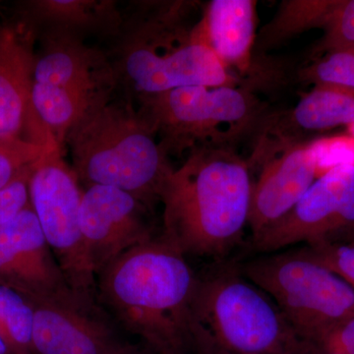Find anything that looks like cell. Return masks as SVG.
Segmentation results:
<instances>
[{"label": "cell", "mask_w": 354, "mask_h": 354, "mask_svg": "<svg viewBox=\"0 0 354 354\" xmlns=\"http://www.w3.org/2000/svg\"><path fill=\"white\" fill-rule=\"evenodd\" d=\"M253 183L249 165L232 149H193L162 186V239L185 257L225 255L248 225Z\"/></svg>", "instance_id": "1"}, {"label": "cell", "mask_w": 354, "mask_h": 354, "mask_svg": "<svg viewBox=\"0 0 354 354\" xmlns=\"http://www.w3.org/2000/svg\"><path fill=\"white\" fill-rule=\"evenodd\" d=\"M197 279L185 256L160 236L97 274V300L120 329L156 353L193 354L188 309Z\"/></svg>", "instance_id": "2"}, {"label": "cell", "mask_w": 354, "mask_h": 354, "mask_svg": "<svg viewBox=\"0 0 354 354\" xmlns=\"http://www.w3.org/2000/svg\"><path fill=\"white\" fill-rule=\"evenodd\" d=\"M188 2L137 11L123 22L113 64L118 83L139 95L191 86H239L212 51L198 21L185 20Z\"/></svg>", "instance_id": "3"}, {"label": "cell", "mask_w": 354, "mask_h": 354, "mask_svg": "<svg viewBox=\"0 0 354 354\" xmlns=\"http://www.w3.org/2000/svg\"><path fill=\"white\" fill-rule=\"evenodd\" d=\"M146 118L130 102L97 106L67 135L72 169L86 186L118 188L151 209L172 171Z\"/></svg>", "instance_id": "4"}, {"label": "cell", "mask_w": 354, "mask_h": 354, "mask_svg": "<svg viewBox=\"0 0 354 354\" xmlns=\"http://www.w3.org/2000/svg\"><path fill=\"white\" fill-rule=\"evenodd\" d=\"M188 330L193 354H312L271 298L239 272L197 279Z\"/></svg>", "instance_id": "5"}, {"label": "cell", "mask_w": 354, "mask_h": 354, "mask_svg": "<svg viewBox=\"0 0 354 354\" xmlns=\"http://www.w3.org/2000/svg\"><path fill=\"white\" fill-rule=\"evenodd\" d=\"M138 97L139 111L167 155L230 148L262 122L264 113L259 100L239 86H191Z\"/></svg>", "instance_id": "6"}, {"label": "cell", "mask_w": 354, "mask_h": 354, "mask_svg": "<svg viewBox=\"0 0 354 354\" xmlns=\"http://www.w3.org/2000/svg\"><path fill=\"white\" fill-rule=\"evenodd\" d=\"M239 272L271 298L308 344L354 316L353 288L302 250L247 261Z\"/></svg>", "instance_id": "7"}, {"label": "cell", "mask_w": 354, "mask_h": 354, "mask_svg": "<svg viewBox=\"0 0 354 354\" xmlns=\"http://www.w3.org/2000/svg\"><path fill=\"white\" fill-rule=\"evenodd\" d=\"M62 149H48L29 179V198L48 246L72 290L97 297V278L88 264L81 232L83 191Z\"/></svg>", "instance_id": "8"}, {"label": "cell", "mask_w": 354, "mask_h": 354, "mask_svg": "<svg viewBox=\"0 0 354 354\" xmlns=\"http://www.w3.org/2000/svg\"><path fill=\"white\" fill-rule=\"evenodd\" d=\"M354 230V164L322 172L304 197L278 223L253 239L256 252L274 253L298 243L306 245L341 239Z\"/></svg>", "instance_id": "9"}, {"label": "cell", "mask_w": 354, "mask_h": 354, "mask_svg": "<svg viewBox=\"0 0 354 354\" xmlns=\"http://www.w3.org/2000/svg\"><path fill=\"white\" fill-rule=\"evenodd\" d=\"M31 304L34 354H111L127 344L97 297L70 290Z\"/></svg>", "instance_id": "10"}, {"label": "cell", "mask_w": 354, "mask_h": 354, "mask_svg": "<svg viewBox=\"0 0 354 354\" xmlns=\"http://www.w3.org/2000/svg\"><path fill=\"white\" fill-rule=\"evenodd\" d=\"M149 211L136 198L118 188L95 185L83 191L81 232L95 278L122 254L153 239L147 218Z\"/></svg>", "instance_id": "11"}, {"label": "cell", "mask_w": 354, "mask_h": 354, "mask_svg": "<svg viewBox=\"0 0 354 354\" xmlns=\"http://www.w3.org/2000/svg\"><path fill=\"white\" fill-rule=\"evenodd\" d=\"M0 286L17 291L31 302L72 290L31 204L0 227Z\"/></svg>", "instance_id": "12"}, {"label": "cell", "mask_w": 354, "mask_h": 354, "mask_svg": "<svg viewBox=\"0 0 354 354\" xmlns=\"http://www.w3.org/2000/svg\"><path fill=\"white\" fill-rule=\"evenodd\" d=\"M263 158L249 214L253 239L283 220L321 174L313 142L274 145Z\"/></svg>", "instance_id": "13"}, {"label": "cell", "mask_w": 354, "mask_h": 354, "mask_svg": "<svg viewBox=\"0 0 354 354\" xmlns=\"http://www.w3.org/2000/svg\"><path fill=\"white\" fill-rule=\"evenodd\" d=\"M32 34L0 28V137L44 148L59 146L39 120L32 101L36 55Z\"/></svg>", "instance_id": "14"}, {"label": "cell", "mask_w": 354, "mask_h": 354, "mask_svg": "<svg viewBox=\"0 0 354 354\" xmlns=\"http://www.w3.org/2000/svg\"><path fill=\"white\" fill-rule=\"evenodd\" d=\"M34 81L109 97L118 85L113 64L102 50L64 32H44Z\"/></svg>", "instance_id": "15"}, {"label": "cell", "mask_w": 354, "mask_h": 354, "mask_svg": "<svg viewBox=\"0 0 354 354\" xmlns=\"http://www.w3.org/2000/svg\"><path fill=\"white\" fill-rule=\"evenodd\" d=\"M256 6L254 0H212L199 21L209 48L221 64L239 78L252 68Z\"/></svg>", "instance_id": "16"}, {"label": "cell", "mask_w": 354, "mask_h": 354, "mask_svg": "<svg viewBox=\"0 0 354 354\" xmlns=\"http://www.w3.org/2000/svg\"><path fill=\"white\" fill-rule=\"evenodd\" d=\"M339 127H354V91L330 85H315L291 111L266 123L277 138L274 145L297 143L305 133Z\"/></svg>", "instance_id": "17"}, {"label": "cell", "mask_w": 354, "mask_h": 354, "mask_svg": "<svg viewBox=\"0 0 354 354\" xmlns=\"http://www.w3.org/2000/svg\"><path fill=\"white\" fill-rule=\"evenodd\" d=\"M29 7L31 19L43 34L118 37L124 22L116 2L109 0H39L30 2Z\"/></svg>", "instance_id": "18"}, {"label": "cell", "mask_w": 354, "mask_h": 354, "mask_svg": "<svg viewBox=\"0 0 354 354\" xmlns=\"http://www.w3.org/2000/svg\"><path fill=\"white\" fill-rule=\"evenodd\" d=\"M32 101L39 120L60 148L64 149L69 132L91 111L111 101V97L34 81Z\"/></svg>", "instance_id": "19"}, {"label": "cell", "mask_w": 354, "mask_h": 354, "mask_svg": "<svg viewBox=\"0 0 354 354\" xmlns=\"http://www.w3.org/2000/svg\"><path fill=\"white\" fill-rule=\"evenodd\" d=\"M34 308L17 291L0 286V339L11 354H34Z\"/></svg>", "instance_id": "20"}, {"label": "cell", "mask_w": 354, "mask_h": 354, "mask_svg": "<svg viewBox=\"0 0 354 354\" xmlns=\"http://www.w3.org/2000/svg\"><path fill=\"white\" fill-rule=\"evenodd\" d=\"M300 78L315 85L354 91V48L328 51L301 69Z\"/></svg>", "instance_id": "21"}, {"label": "cell", "mask_w": 354, "mask_h": 354, "mask_svg": "<svg viewBox=\"0 0 354 354\" xmlns=\"http://www.w3.org/2000/svg\"><path fill=\"white\" fill-rule=\"evenodd\" d=\"M335 3V0L285 2L278 18L269 28L267 36L269 35L272 39L283 38L309 28H322Z\"/></svg>", "instance_id": "22"}, {"label": "cell", "mask_w": 354, "mask_h": 354, "mask_svg": "<svg viewBox=\"0 0 354 354\" xmlns=\"http://www.w3.org/2000/svg\"><path fill=\"white\" fill-rule=\"evenodd\" d=\"M50 148L22 140L0 137V189L19 179L31 176L35 165Z\"/></svg>", "instance_id": "23"}, {"label": "cell", "mask_w": 354, "mask_h": 354, "mask_svg": "<svg viewBox=\"0 0 354 354\" xmlns=\"http://www.w3.org/2000/svg\"><path fill=\"white\" fill-rule=\"evenodd\" d=\"M322 28L324 36L315 53L354 48V0H335Z\"/></svg>", "instance_id": "24"}, {"label": "cell", "mask_w": 354, "mask_h": 354, "mask_svg": "<svg viewBox=\"0 0 354 354\" xmlns=\"http://www.w3.org/2000/svg\"><path fill=\"white\" fill-rule=\"evenodd\" d=\"M301 250L328 268L354 290V243L326 241L310 244Z\"/></svg>", "instance_id": "25"}, {"label": "cell", "mask_w": 354, "mask_h": 354, "mask_svg": "<svg viewBox=\"0 0 354 354\" xmlns=\"http://www.w3.org/2000/svg\"><path fill=\"white\" fill-rule=\"evenodd\" d=\"M313 354H354V316L310 342Z\"/></svg>", "instance_id": "26"}, {"label": "cell", "mask_w": 354, "mask_h": 354, "mask_svg": "<svg viewBox=\"0 0 354 354\" xmlns=\"http://www.w3.org/2000/svg\"><path fill=\"white\" fill-rule=\"evenodd\" d=\"M30 177L19 179L0 189V227L12 221L23 209L30 206Z\"/></svg>", "instance_id": "27"}, {"label": "cell", "mask_w": 354, "mask_h": 354, "mask_svg": "<svg viewBox=\"0 0 354 354\" xmlns=\"http://www.w3.org/2000/svg\"><path fill=\"white\" fill-rule=\"evenodd\" d=\"M111 354H147L142 351L141 349L136 348V346H132V344H127L122 348L118 349V351H114Z\"/></svg>", "instance_id": "28"}, {"label": "cell", "mask_w": 354, "mask_h": 354, "mask_svg": "<svg viewBox=\"0 0 354 354\" xmlns=\"http://www.w3.org/2000/svg\"><path fill=\"white\" fill-rule=\"evenodd\" d=\"M335 241H348L354 243V230L349 232L348 234H344L341 239H335Z\"/></svg>", "instance_id": "29"}, {"label": "cell", "mask_w": 354, "mask_h": 354, "mask_svg": "<svg viewBox=\"0 0 354 354\" xmlns=\"http://www.w3.org/2000/svg\"><path fill=\"white\" fill-rule=\"evenodd\" d=\"M0 354H11L1 339H0Z\"/></svg>", "instance_id": "30"}, {"label": "cell", "mask_w": 354, "mask_h": 354, "mask_svg": "<svg viewBox=\"0 0 354 354\" xmlns=\"http://www.w3.org/2000/svg\"><path fill=\"white\" fill-rule=\"evenodd\" d=\"M167 354H192L189 353H167Z\"/></svg>", "instance_id": "31"}]
</instances>
